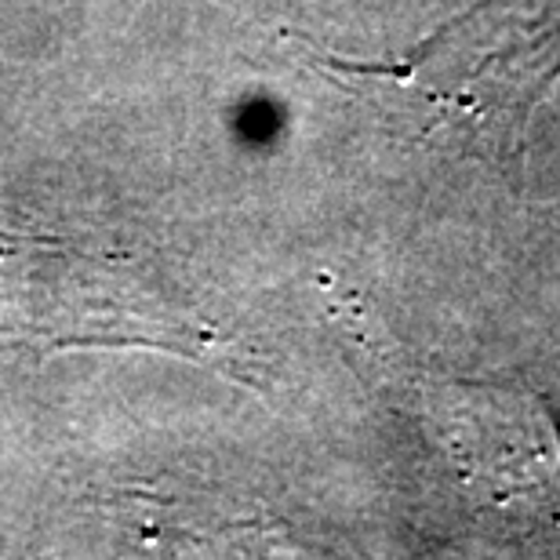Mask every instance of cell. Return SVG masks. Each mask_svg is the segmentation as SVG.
Returning a JSON list of instances; mask_svg holds the SVG:
<instances>
[{
  "mask_svg": "<svg viewBox=\"0 0 560 560\" xmlns=\"http://www.w3.org/2000/svg\"><path fill=\"white\" fill-rule=\"evenodd\" d=\"M317 62L411 88L425 131L506 164L524 153L532 109L560 77V0H477L400 62Z\"/></svg>",
  "mask_w": 560,
  "mask_h": 560,
  "instance_id": "6da1fadb",
  "label": "cell"
},
{
  "mask_svg": "<svg viewBox=\"0 0 560 560\" xmlns=\"http://www.w3.org/2000/svg\"><path fill=\"white\" fill-rule=\"evenodd\" d=\"M433 433L463 488L513 521L560 517V425L532 389L447 383L430 400Z\"/></svg>",
  "mask_w": 560,
  "mask_h": 560,
  "instance_id": "7a4b0ae2",
  "label": "cell"
}]
</instances>
